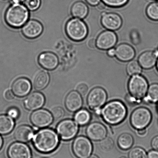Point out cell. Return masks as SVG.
Instances as JSON below:
<instances>
[{"instance_id": "obj_1", "label": "cell", "mask_w": 158, "mask_h": 158, "mask_svg": "<svg viewBox=\"0 0 158 158\" xmlns=\"http://www.w3.org/2000/svg\"><path fill=\"white\" fill-rule=\"evenodd\" d=\"M32 143L35 149L40 152L49 153L58 147L59 139L54 130L44 128L38 131L33 136Z\"/></svg>"}, {"instance_id": "obj_2", "label": "cell", "mask_w": 158, "mask_h": 158, "mask_svg": "<svg viewBox=\"0 0 158 158\" xmlns=\"http://www.w3.org/2000/svg\"><path fill=\"white\" fill-rule=\"evenodd\" d=\"M100 113L107 123L117 125L121 123L125 119L127 109L122 102L114 100L106 104L102 108Z\"/></svg>"}, {"instance_id": "obj_3", "label": "cell", "mask_w": 158, "mask_h": 158, "mask_svg": "<svg viewBox=\"0 0 158 158\" xmlns=\"http://www.w3.org/2000/svg\"><path fill=\"white\" fill-rule=\"evenodd\" d=\"M29 16V11L26 6L19 3H14L6 11L5 19L10 27L18 28L26 24Z\"/></svg>"}, {"instance_id": "obj_4", "label": "cell", "mask_w": 158, "mask_h": 158, "mask_svg": "<svg viewBox=\"0 0 158 158\" xmlns=\"http://www.w3.org/2000/svg\"><path fill=\"white\" fill-rule=\"evenodd\" d=\"M65 31L69 38L77 41L84 39L88 32L86 24L78 19H72L69 20L66 24Z\"/></svg>"}, {"instance_id": "obj_5", "label": "cell", "mask_w": 158, "mask_h": 158, "mask_svg": "<svg viewBox=\"0 0 158 158\" xmlns=\"http://www.w3.org/2000/svg\"><path fill=\"white\" fill-rule=\"evenodd\" d=\"M128 90L131 97L138 102L145 96L148 92V84L146 79L141 75H134L130 80Z\"/></svg>"}, {"instance_id": "obj_6", "label": "cell", "mask_w": 158, "mask_h": 158, "mask_svg": "<svg viewBox=\"0 0 158 158\" xmlns=\"http://www.w3.org/2000/svg\"><path fill=\"white\" fill-rule=\"evenodd\" d=\"M152 119L151 111L144 107L137 108L131 117V125L138 130L144 129L150 124Z\"/></svg>"}, {"instance_id": "obj_7", "label": "cell", "mask_w": 158, "mask_h": 158, "mask_svg": "<svg viewBox=\"0 0 158 158\" xmlns=\"http://www.w3.org/2000/svg\"><path fill=\"white\" fill-rule=\"evenodd\" d=\"M107 97L106 92L103 88L96 87L93 89L87 97L88 105L90 109L101 112L100 109L106 103Z\"/></svg>"}, {"instance_id": "obj_8", "label": "cell", "mask_w": 158, "mask_h": 158, "mask_svg": "<svg viewBox=\"0 0 158 158\" xmlns=\"http://www.w3.org/2000/svg\"><path fill=\"white\" fill-rule=\"evenodd\" d=\"M56 131L62 140H69L76 136L78 131V126L76 122L70 119H67L58 124Z\"/></svg>"}, {"instance_id": "obj_9", "label": "cell", "mask_w": 158, "mask_h": 158, "mask_svg": "<svg viewBox=\"0 0 158 158\" xmlns=\"http://www.w3.org/2000/svg\"><path fill=\"white\" fill-rule=\"evenodd\" d=\"M73 151L78 158H88L92 152V143L86 137L80 136L74 140L73 144Z\"/></svg>"}, {"instance_id": "obj_10", "label": "cell", "mask_w": 158, "mask_h": 158, "mask_svg": "<svg viewBox=\"0 0 158 158\" xmlns=\"http://www.w3.org/2000/svg\"><path fill=\"white\" fill-rule=\"evenodd\" d=\"M30 120L37 128H43L49 126L53 122L52 113L46 109H40L34 111L31 114Z\"/></svg>"}, {"instance_id": "obj_11", "label": "cell", "mask_w": 158, "mask_h": 158, "mask_svg": "<svg viewBox=\"0 0 158 158\" xmlns=\"http://www.w3.org/2000/svg\"><path fill=\"white\" fill-rule=\"evenodd\" d=\"M9 158H31V152L29 147L22 142H15L9 146L7 151Z\"/></svg>"}, {"instance_id": "obj_12", "label": "cell", "mask_w": 158, "mask_h": 158, "mask_svg": "<svg viewBox=\"0 0 158 158\" xmlns=\"http://www.w3.org/2000/svg\"><path fill=\"white\" fill-rule=\"evenodd\" d=\"M88 137L94 141H101L106 137L107 131L103 124L94 122L88 125L86 129Z\"/></svg>"}, {"instance_id": "obj_13", "label": "cell", "mask_w": 158, "mask_h": 158, "mask_svg": "<svg viewBox=\"0 0 158 158\" xmlns=\"http://www.w3.org/2000/svg\"><path fill=\"white\" fill-rule=\"evenodd\" d=\"M43 30V26L41 23L37 20L31 19L23 26L22 32L26 38L33 39L39 36Z\"/></svg>"}, {"instance_id": "obj_14", "label": "cell", "mask_w": 158, "mask_h": 158, "mask_svg": "<svg viewBox=\"0 0 158 158\" xmlns=\"http://www.w3.org/2000/svg\"><path fill=\"white\" fill-rule=\"evenodd\" d=\"M117 36L114 32L106 31L102 32L98 37L96 42L97 46L101 49H111L117 41Z\"/></svg>"}, {"instance_id": "obj_15", "label": "cell", "mask_w": 158, "mask_h": 158, "mask_svg": "<svg viewBox=\"0 0 158 158\" xmlns=\"http://www.w3.org/2000/svg\"><path fill=\"white\" fill-rule=\"evenodd\" d=\"M12 91L18 97L27 96L31 89V84L28 79L21 77L17 79L12 85Z\"/></svg>"}, {"instance_id": "obj_16", "label": "cell", "mask_w": 158, "mask_h": 158, "mask_svg": "<svg viewBox=\"0 0 158 158\" xmlns=\"http://www.w3.org/2000/svg\"><path fill=\"white\" fill-rule=\"evenodd\" d=\"M39 64L42 67L48 70H53L58 66L59 60L58 57L53 53L43 52L38 58Z\"/></svg>"}, {"instance_id": "obj_17", "label": "cell", "mask_w": 158, "mask_h": 158, "mask_svg": "<svg viewBox=\"0 0 158 158\" xmlns=\"http://www.w3.org/2000/svg\"><path fill=\"white\" fill-rule=\"evenodd\" d=\"M101 21L104 27L111 30L118 29L122 23L121 18L117 14L104 12L102 14Z\"/></svg>"}, {"instance_id": "obj_18", "label": "cell", "mask_w": 158, "mask_h": 158, "mask_svg": "<svg viewBox=\"0 0 158 158\" xmlns=\"http://www.w3.org/2000/svg\"><path fill=\"white\" fill-rule=\"evenodd\" d=\"M44 95L39 92L32 93L25 100V107L30 111H34L41 108L45 103Z\"/></svg>"}, {"instance_id": "obj_19", "label": "cell", "mask_w": 158, "mask_h": 158, "mask_svg": "<svg viewBox=\"0 0 158 158\" xmlns=\"http://www.w3.org/2000/svg\"><path fill=\"white\" fill-rule=\"evenodd\" d=\"M65 105L66 108L70 112H74L78 111L83 105L81 95L77 91H72L66 97Z\"/></svg>"}, {"instance_id": "obj_20", "label": "cell", "mask_w": 158, "mask_h": 158, "mask_svg": "<svg viewBox=\"0 0 158 158\" xmlns=\"http://www.w3.org/2000/svg\"><path fill=\"white\" fill-rule=\"evenodd\" d=\"M115 55L121 61H130L134 58L135 51L132 46L127 44L119 45L115 49Z\"/></svg>"}, {"instance_id": "obj_21", "label": "cell", "mask_w": 158, "mask_h": 158, "mask_svg": "<svg viewBox=\"0 0 158 158\" xmlns=\"http://www.w3.org/2000/svg\"><path fill=\"white\" fill-rule=\"evenodd\" d=\"M33 130L27 125H21L18 127L14 133L15 140L22 143L29 142L33 137Z\"/></svg>"}, {"instance_id": "obj_22", "label": "cell", "mask_w": 158, "mask_h": 158, "mask_svg": "<svg viewBox=\"0 0 158 158\" xmlns=\"http://www.w3.org/2000/svg\"><path fill=\"white\" fill-rule=\"evenodd\" d=\"M158 57V50L156 52L147 51L142 53L139 57V64L144 69H151L157 63Z\"/></svg>"}, {"instance_id": "obj_23", "label": "cell", "mask_w": 158, "mask_h": 158, "mask_svg": "<svg viewBox=\"0 0 158 158\" xmlns=\"http://www.w3.org/2000/svg\"><path fill=\"white\" fill-rule=\"evenodd\" d=\"M50 80L48 73L45 71H41L37 74L34 82V87L35 90L41 91L48 86Z\"/></svg>"}, {"instance_id": "obj_24", "label": "cell", "mask_w": 158, "mask_h": 158, "mask_svg": "<svg viewBox=\"0 0 158 158\" xmlns=\"http://www.w3.org/2000/svg\"><path fill=\"white\" fill-rule=\"evenodd\" d=\"M15 122L9 116L0 115V134L5 135L9 134L13 129Z\"/></svg>"}, {"instance_id": "obj_25", "label": "cell", "mask_w": 158, "mask_h": 158, "mask_svg": "<svg viewBox=\"0 0 158 158\" xmlns=\"http://www.w3.org/2000/svg\"><path fill=\"white\" fill-rule=\"evenodd\" d=\"M88 11L87 6L81 1L75 2L71 8V13L73 16L77 18H85L87 15Z\"/></svg>"}, {"instance_id": "obj_26", "label": "cell", "mask_w": 158, "mask_h": 158, "mask_svg": "<svg viewBox=\"0 0 158 158\" xmlns=\"http://www.w3.org/2000/svg\"><path fill=\"white\" fill-rule=\"evenodd\" d=\"M117 142L118 144L121 149L127 150L132 147L134 143V139L131 134L124 133L119 136Z\"/></svg>"}, {"instance_id": "obj_27", "label": "cell", "mask_w": 158, "mask_h": 158, "mask_svg": "<svg viewBox=\"0 0 158 158\" xmlns=\"http://www.w3.org/2000/svg\"><path fill=\"white\" fill-rule=\"evenodd\" d=\"M75 120L78 124L84 126L89 123L91 120L90 113L86 109H81L75 114Z\"/></svg>"}, {"instance_id": "obj_28", "label": "cell", "mask_w": 158, "mask_h": 158, "mask_svg": "<svg viewBox=\"0 0 158 158\" xmlns=\"http://www.w3.org/2000/svg\"><path fill=\"white\" fill-rule=\"evenodd\" d=\"M145 100L152 103L158 102V84L154 83L149 87Z\"/></svg>"}, {"instance_id": "obj_29", "label": "cell", "mask_w": 158, "mask_h": 158, "mask_svg": "<svg viewBox=\"0 0 158 158\" xmlns=\"http://www.w3.org/2000/svg\"><path fill=\"white\" fill-rule=\"evenodd\" d=\"M147 14L150 19L158 20V2L151 3L147 9Z\"/></svg>"}, {"instance_id": "obj_30", "label": "cell", "mask_w": 158, "mask_h": 158, "mask_svg": "<svg viewBox=\"0 0 158 158\" xmlns=\"http://www.w3.org/2000/svg\"><path fill=\"white\" fill-rule=\"evenodd\" d=\"M127 72L130 75H135L140 74L142 69L140 64L137 62L131 61L127 66Z\"/></svg>"}, {"instance_id": "obj_31", "label": "cell", "mask_w": 158, "mask_h": 158, "mask_svg": "<svg viewBox=\"0 0 158 158\" xmlns=\"http://www.w3.org/2000/svg\"><path fill=\"white\" fill-rule=\"evenodd\" d=\"M128 158H148L144 150L139 147L132 148L128 154Z\"/></svg>"}, {"instance_id": "obj_32", "label": "cell", "mask_w": 158, "mask_h": 158, "mask_svg": "<svg viewBox=\"0 0 158 158\" xmlns=\"http://www.w3.org/2000/svg\"><path fill=\"white\" fill-rule=\"evenodd\" d=\"M100 145L102 151L109 152L114 148V141L110 138L107 137L101 141Z\"/></svg>"}, {"instance_id": "obj_33", "label": "cell", "mask_w": 158, "mask_h": 158, "mask_svg": "<svg viewBox=\"0 0 158 158\" xmlns=\"http://www.w3.org/2000/svg\"><path fill=\"white\" fill-rule=\"evenodd\" d=\"M105 5L110 7H120L125 5L128 0H102Z\"/></svg>"}, {"instance_id": "obj_34", "label": "cell", "mask_w": 158, "mask_h": 158, "mask_svg": "<svg viewBox=\"0 0 158 158\" xmlns=\"http://www.w3.org/2000/svg\"><path fill=\"white\" fill-rule=\"evenodd\" d=\"M25 4L26 7L31 11L37 10L41 4V0H26Z\"/></svg>"}, {"instance_id": "obj_35", "label": "cell", "mask_w": 158, "mask_h": 158, "mask_svg": "<svg viewBox=\"0 0 158 158\" xmlns=\"http://www.w3.org/2000/svg\"><path fill=\"white\" fill-rule=\"evenodd\" d=\"M51 113L54 119L55 120H59L64 116V111L62 108L60 107H56L52 110Z\"/></svg>"}, {"instance_id": "obj_36", "label": "cell", "mask_w": 158, "mask_h": 158, "mask_svg": "<svg viewBox=\"0 0 158 158\" xmlns=\"http://www.w3.org/2000/svg\"><path fill=\"white\" fill-rule=\"evenodd\" d=\"M8 115L14 119L18 118L19 115V112L16 108H10L7 111Z\"/></svg>"}, {"instance_id": "obj_37", "label": "cell", "mask_w": 158, "mask_h": 158, "mask_svg": "<svg viewBox=\"0 0 158 158\" xmlns=\"http://www.w3.org/2000/svg\"><path fill=\"white\" fill-rule=\"evenodd\" d=\"M77 91L81 95L85 96L88 92V86L85 83H81L77 87Z\"/></svg>"}, {"instance_id": "obj_38", "label": "cell", "mask_w": 158, "mask_h": 158, "mask_svg": "<svg viewBox=\"0 0 158 158\" xmlns=\"http://www.w3.org/2000/svg\"><path fill=\"white\" fill-rule=\"evenodd\" d=\"M151 145L153 149L158 151V136L153 139L151 142Z\"/></svg>"}, {"instance_id": "obj_39", "label": "cell", "mask_w": 158, "mask_h": 158, "mask_svg": "<svg viewBox=\"0 0 158 158\" xmlns=\"http://www.w3.org/2000/svg\"><path fill=\"white\" fill-rule=\"evenodd\" d=\"M15 94H14L12 91L10 90H8L6 91L5 93V97L6 99L8 100H13L15 97Z\"/></svg>"}, {"instance_id": "obj_40", "label": "cell", "mask_w": 158, "mask_h": 158, "mask_svg": "<svg viewBox=\"0 0 158 158\" xmlns=\"http://www.w3.org/2000/svg\"><path fill=\"white\" fill-rule=\"evenodd\" d=\"M148 158H158V151L155 150L150 151L148 154Z\"/></svg>"}, {"instance_id": "obj_41", "label": "cell", "mask_w": 158, "mask_h": 158, "mask_svg": "<svg viewBox=\"0 0 158 158\" xmlns=\"http://www.w3.org/2000/svg\"><path fill=\"white\" fill-rule=\"evenodd\" d=\"M88 45L90 48L94 49L97 46V42L94 39H91L88 41Z\"/></svg>"}, {"instance_id": "obj_42", "label": "cell", "mask_w": 158, "mask_h": 158, "mask_svg": "<svg viewBox=\"0 0 158 158\" xmlns=\"http://www.w3.org/2000/svg\"><path fill=\"white\" fill-rule=\"evenodd\" d=\"M88 4L91 6H96L100 2V0H86Z\"/></svg>"}, {"instance_id": "obj_43", "label": "cell", "mask_w": 158, "mask_h": 158, "mask_svg": "<svg viewBox=\"0 0 158 158\" xmlns=\"http://www.w3.org/2000/svg\"><path fill=\"white\" fill-rule=\"evenodd\" d=\"M108 55L109 57H114L115 55V49H110L108 52Z\"/></svg>"}, {"instance_id": "obj_44", "label": "cell", "mask_w": 158, "mask_h": 158, "mask_svg": "<svg viewBox=\"0 0 158 158\" xmlns=\"http://www.w3.org/2000/svg\"><path fill=\"white\" fill-rule=\"evenodd\" d=\"M147 130L145 128L143 129L139 130L137 131V134L138 135L143 136L146 134Z\"/></svg>"}, {"instance_id": "obj_45", "label": "cell", "mask_w": 158, "mask_h": 158, "mask_svg": "<svg viewBox=\"0 0 158 158\" xmlns=\"http://www.w3.org/2000/svg\"><path fill=\"white\" fill-rule=\"evenodd\" d=\"M98 7L100 10H103L106 8V6L103 2H100L98 4Z\"/></svg>"}, {"instance_id": "obj_46", "label": "cell", "mask_w": 158, "mask_h": 158, "mask_svg": "<svg viewBox=\"0 0 158 158\" xmlns=\"http://www.w3.org/2000/svg\"><path fill=\"white\" fill-rule=\"evenodd\" d=\"M3 145V140L2 138L0 136V149H1Z\"/></svg>"}, {"instance_id": "obj_47", "label": "cell", "mask_w": 158, "mask_h": 158, "mask_svg": "<svg viewBox=\"0 0 158 158\" xmlns=\"http://www.w3.org/2000/svg\"><path fill=\"white\" fill-rule=\"evenodd\" d=\"M24 0H12L14 3H19L22 2Z\"/></svg>"}, {"instance_id": "obj_48", "label": "cell", "mask_w": 158, "mask_h": 158, "mask_svg": "<svg viewBox=\"0 0 158 158\" xmlns=\"http://www.w3.org/2000/svg\"><path fill=\"white\" fill-rule=\"evenodd\" d=\"M88 158H99L97 157V156L95 155H91V156H90Z\"/></svg>"}, {"instance_id": "obj_49", "label": "cell", "mask_w": 158, "mask_h": 158, "mask_svg": "<svg viewBox=\"0 0 158 158\" xmlns=\"http://www.w3.org/2000/svg\"><path fill=\"white\" fill-rule=\"evenodd\" d=\"M157 62V69H158V59Z\"/></svg>"}, {"instance_id": "obj_50", "label": "cell", "mask_w": 158, "mask_h": 158, "mask_svg": "<svg viewBox=\"0 0 158 158\" xmlns=\"http://www.w3.org/2000/svg\"><path fill=\"white\" fill-rule=\"evenodd\" d=\"M121 158H126L123 157H121Z\"/></svg>"}, {"instance_id": "obj_51", "label": "cell", "mask_w": 158, "mask_h": 158, "mask_svg": "<svg viewBox=\"0 0 158 158\" xmlns=\"http://www.w3.org/2000/svg\"></svg>"}, {"instance_id": "obj_52", "label": "cell", "mask_w": 158, "mask_h": 158, "mask_svg": "<svg viewBox=\"0 0 158 158\" xmlns=\"http://www.w3.org/2000/svg\"></svg>"}]
</instances>
